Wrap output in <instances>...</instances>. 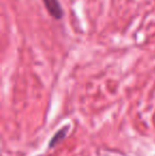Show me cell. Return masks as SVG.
<instances>
[{"mask_svg": "<svg viewBox=\"0 0 155 156\" xmlns=\"http://www.w3.org/2000/svg\"><path fill=\"white\" fill-rule=\"evenodd\" d=\"M44 2L47 12L55 20H60L64 16V10L62 8L60 0H41Z\"/></svg>", "mask_w": 155, "mask_h": 156, "instance_id": "cell-1", "label": "cell"}, {"mask_svg": "<svg viewBox=\"0 0 155 156\" xmlns=\"http://www.w3.org/2000/svg\"><path fill=\"white\" fill-rule=\"evenodd\" d=\"M67 131H68V126H65L64 129H60V131L52 137L51 141H50V144H49L50 148H53V147L55 146V144H58L61 140H63V138H65V136H66Z\"/></svg>", "mask_w": 155, "mask_h": 156, "instance_id": "cell-2", "label": "cell"}]
</instances>
